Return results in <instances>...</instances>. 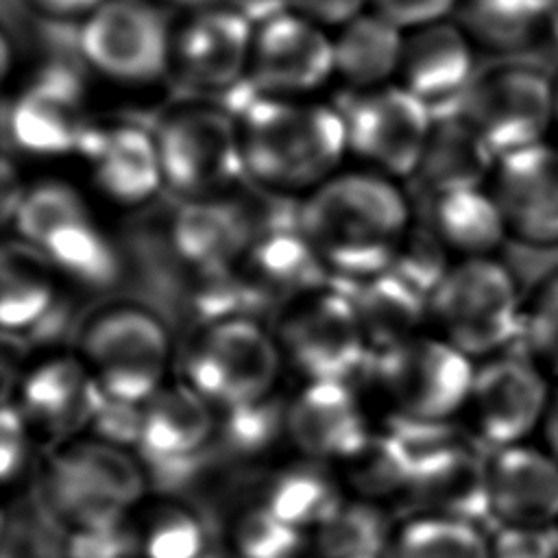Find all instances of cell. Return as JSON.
<instances>
[{
	"label": "cell",
	"instance_id": "17",
	"mask_svg": "<svg viewBox=\"0 0 558 558\" xmlns=\"http://www.w3.org/2000/svg\"><path fill=\"white\" fill-rule=\"evenodd\" d=\"M508 235L527 246L558 244V144L547 140L501 155L490 174Z\"/></svg>",
	"mask_w": 558,
	"mask_h": 558
},
{
	"label": "cell",
	"instance_id": "49",
	"mask_svg": "<svg viewBox=\"0 0 558 558\" xmlns=\"http://www.w3.org/2000/svg\"><path fill=\"white\" fill-rule=\"evenodd\" d=\"M541 429L545 438V449L558 460V392L551 397V403Z\"/></svg>",
	"mask_w": 558,
	"mask_h": 558
},
{
	"label": "cell",
	"instance_id": "8",
	"mask_svg": "<svg viewBox=\"0 0 558 558\" xmlns=\"http://www.w3.org/2000/svg\"><path fill=\"white\" fill-rule=\"evenodd\" d=\"M81 360L102 395L144 403L166 384L170 336L163 323L142 307H113L87 325Z\"/></svg>",
	"mask_w": 558,
	"mask_h": 558
},
{
	"label": "cell",
	"instance_id": "52",
	"mask_svg": "<svg viewBox=\"0 0 558 558\" xmlns=\"http://www.w3.org/2000/svg\"><path fill=\"white\" fill-rule=\"evenodd\" d=\"M201 558H238V556L231 549H211L209 547Z\"/></svg>",
	"mask_w": 558,
	"mask_h": 558
},
{
	"label": "cell",
	"instance_id": "45",
	"mask_svg": "<svg viewBox=\"0 0 558 558\" xmlns=\"http://www.w3.org/2000/svg\"><path fill=\"white\" fill-rule=\"evenodd\" d=\"M373 11L399 28H423L447 22L460 0H371Z\"/></svg>",
	"mask_w": 558,
	"mask_h": 558
},
{
	"label": "cell",
	"instance_id": "30",
	"mask_svg": "<svg viewBox=\"0 0 558 558\" xmlns=\"http://www.w3.org/2000/svg\"><path fill=\"white\" fill-rule=\"evenodd\" d=\"M57 305V268L24 240H11L0 255V323L7 333L35 329Z\"/></svg>",
	"mask_w": 558,
	"mask_h": 558
},
{
	"label": "cell",
	"instance_id": "2",
	"mask_svg": "<svg viewBox=\"0 0 558 558\" xmlns=\"http://www.w3.org/2000/svg\"><path fill=\"white\" fill-rule=\"evenodd\" d=\"M246 179L270 192H312L349 153L338 107L255 92L246 78L231 89Z\"/></svg>",
	"mask_w": 558,
	"mask_h": 558
},
{
	"label": "cell",
	"instance_id": "38",
	"mask_svg": "<svg viewBox=\"0 0 558 558\" xmlns=\"http://www.w3.org/2000/svg\"><path fill=\"white\" fill-rule=\"evenodd\" d=\"M131 525L140 558H201L209 549L198 514L177 501L153 504Z\"/></svg>",
	"mask_w": 558,
	"mask_h": 558
},
{
	"label": "cell",
	"instance_id": "31",
	"mask_svg": "<svg viewBox=\"0 0 558 558\" xmlns=\"http://www.w3.org/2000/svg\"><path fill=\"white\" fill-rule=\"evenodd\" d=\"M453 15L475 48L497 57L545 41V0H460Z\"/></svg>",
	"mask_w": 558,
	"mask_h": 558
},
{
	"label": "cell",
	"instance_id": "36",
	"mask_svg": "<svg viewBox=\"0 0 558 558\" xmlns=\"http://www.w3.org/2000/svg\"><path fill=\"white\" fill-rule=\"evenodd\" d=\"M384 558H490V538L480 523L414 514L395 527Z\"/></svg>",
	"mask_w": 558,
	"mask_h": 558
},
{
	"label": "cell",
	"instance_id": "40",
	"mask_svg": "<svg viewBox=\"0 0 558 558\" xmlns=\"http://www.w3.org/2000/svg\"><path fill=\"white\" fill-rule=\"evenodd\" d=\"M305 532L286 523L264 504L242 510L231 525V551L238 558H299Z\"/></svg>",
	"mask_w": 558,
	"mask_h": 558
},
{
	"label": "cell",
	"instance_id": "12",
	"mask_svg": "<svg viewBox=\"0 0 558 558\" xmlns=\"http://www.w3.org/2000/svg\"><path fill=\"white\" fill-rule=\"evenodd\" d=\"M349 150L390 179L414 177L434 124V116L403 85L353 92L338 107Z\"/></svg>",
	"mask_w": 558,
	"mask_h": 558
},
{
	"label": "cell",
	"instance_id": "20",
	"mask_svg": "<svg viewBox=\"0 0 558 558\" xmlns=\"http://www.w3.org/2000/svg\"><path fill=\"white\" fill-rule=\"evenodd\" d=\"M218 412L185 379L163 384L142 403L137 453L161 475H183L216 440Z\"/></svg>",
	"mask_w": 558,
	"mask_h": 558
},
{
	"label": "cell",
	"instance_id": "19",
	"mask_svg": "<svg viewBox=\"0 0 558 558\" xmlns=\"http://www.w3.org/2000/svg\"><path fill=\"white\" fill-rule=\"evenodd\" d=\"M233 272L248 303H292L331 277L296 218L257 225Z\"/></svg>",
	"mask_w": 558,
	"mask_h": 558
},
{
	"label": "cell",
	"instance_id": "11",
	"mask_svg": "<svg viewBox=\"0 0 558 558\" xmlns=\"http://www.w3.org/2000/svg\"><path fill=\"white\" fill-rule=\"evenodd\" d=\"M458 111L499 159L547 137L554 126V76L534 63L499 61L477 72Z\"/></svg>",
	"mask_w": 558,
	"mask_h": 558
},
{
	"label": "cell",
	"instance_id": "47",
	"mask_svg": "<svg viewBox=\"0 0 558 558\" xmlns=\"http://www.w3.org/2000/svg\"><path fill=\"white\" fill-rule=\"evenodd\" d=\"M366 0H290V7L316 24L344 26L362 13Z\"/></svg>",
	"mask_w": 558,
	"mask_h": 558
},
{
	"label": "cell",
	"instance_id": "53",
	"mask_svg": "<svg viewBox=\"0 0 558 558\" xmlns=\"http://www.w3.org/2000/svg\"><path fill=\"white\" fill-rule=\"evenodd\" d=\"M554 126L558 129V72L554 74Z\"/></svg>",
	"mask_w": 558,
	"mask_h": 558
},
{
	"label": "cell",
	"instance_id": "37",
	"mask_svg": "<svg viewBox=\"0 0 558 558\" xmlns=\"http://www.w3.org/2000/svg\"><path fill=\"white\" fill-rule=\"evenodd\" d=\"M342 464V480L357 499L381 504L390 497H405L412 466L388 432H373L368 440Z\"/></svg>",
	"mask_w": 558,
	"mask_h": 558
},
{
	"label": "cell",
	"instance_id": "29",
	"mask_svg": "<svg viewBox=\"0 0 558 558\" xmlns=\"http://www.w3.org/2000/svg\"><path fill=\"white\" fill-rule=\"evenodd\" d=\"M347 290L357 310L371 353L390 349L412 336L429 320V299L392 270L349 281Z\"/></svg>",
	"mask_w": 558,
	"mask_h": 558
},
{
	"label": "cell",
	"instance_id": "51",
	"mask_svg": "<svg viewBox=\"0 0 558 558\" xmlns=\"http://www.w3.org/2000/svg\"><path fill=\"white\" fill-rule=\"evenodd\" d=\"M153 2H168V4H187V7H198V9H203V7H209V4H216L214 0H153Z\"/></svg>",
	"mask_w": 558,
	"mask_h": 558
},
{
	"label": "cell",
	"instance_id": "3",
	"mask_svg": "<svg viewBox=\"0 0 558 558\" xmlns=\"http://www.w3.org/2000/svg\"><path fill=\"white\" fill-rule=\"evenodd\" d=\"M144 490L142 464L124 447L98 438H72L59 447L41 482L44 508L68 534L129 521Z\"/></svg>",
	"mask_w": 558,
	"mask_h": 558
},
{
	"label": "cell",
	"instance_id": "42",
	"mask_svg": "<svg viewBox=\"0 0 558 558\" xmlns=\"http://www.w3.org/2000/svg\"><path fill=\"white\" fill-rule=\"evenodd\" d=\"M523 342L543 371L558 375V272L541 283L523 310Z\"/></svg>",
	"mask_w": 558,
	"mask_h": 558
},
{
	"label": "cell",
	"instance_id": "1",
	"mask_svg": "<svg viewBox=\"0 0 558 558\" xmlns=\"http://www.w3.org/2000/svg\"><path fill=\"white\" fill-rule=\"evenodd\" d=\"M307 242L336 281H360L390 268L412 225L408 198L379 172H336L296 209Z\"/></svg>",
	"mask_w": 558,
	"mask_h": 558
},
{
	"label": "cell",
	"instance_id": "16",
	"mask_svg": "<svg viewBox=\"0 0 558 558\" xmlns=\"http://www.w3.org/2000/svg\"><path fill=\"white\" fill-rule=\"evenodd\" d=\"M89 126L83 81L61 63L39 70L7 113V129L15 148L35 157L78 153Z\"/></svg>",
	"mask_w": 558,
	"mask_h": 558
},
{
	"label": "cell",
	"instance_id": "50",
	"mask_svg": "<svg viewBox=\"0 0 558 558\" xmlns=\"http://www.w3.org/2000/svg\"><path fill=\"white\" fill-rule=\"evenodd\" d=\"M545 41L558 50V0H545Z\"/></svg>",
	"mask_w": 558,
	"mask_h": 558
},
{
	"label": "cell",
	"instance_id": "28",
	"mask_svg": "<svg viewBox=\"0 0 558 558\" xmlns=\"http://www.w3.org/2000/svg\"><path fill=\"white\" fill-rule=\"evenodd\" d=\"M497 155L471 129L460 111L436 116L416 177L432 196L484 187Z\"/></svg>",
	"mask_w": 558,
	"mask_h": 558
},
{
	"label": "cell",
	"instance_id": "22",
	"mask_svg": "<svg viewBox=\"0 0 558 558\" xmlns=\"http://www.w3.org/2000/svg\"><path fill=\"white\" fill-rule=\"evenodd\" d=\"M78 155L100 194L118 205H142L166 185L155 131L140 124H92Z\"/></svg>",
	"mask_w": 558,
	"mask_h": 558
},
{
	"label": "cell",
	"instance_id": "23",
	"mask_svg": "<svg viewBox=\"0 0 558 558\" xmlns=\"http://www.w3.org/2000/svg\"><path fill=\"white\" fill-rule=\"evenodd\" d=\"M473 50L458 24L423 26L403 46L401 85L423 100L434 118L453 113L477 76Z\"/></svg>",
	"mask_w": 558,
	"mask_h": 558
},
{
	"label": "cell",
	"instance_id": "43",
	"mask_svg": "<svg viewBox=\"0 0 558 558\" xmlns=\"http://www.w3.org/2000/svg\"><path fill=\"white\" fill-rule=\"evenodd\" d=\"M490 558H558V525H495Z\"/></svg>",
	"mask_w": 558,
	"mask_h": 558
},
{
	"label": "cell",
	"instance_id": "13",
	"mask_svg": "<svg viewBox=\"0 0 558 558\" xmlns=\"http://www.w3.org/2000/svg\"><path fill=\"white\" fill-rule=\"evenodd\" d=\"M81 57L118 83H153L172 61V37L161 7L153 0H107L83 20Z\"/></svg>",
	"mask_w": 558,
	"mask_h": 558
},
{
	"label": "cell",
	"instance_id": "7",
	"mask_svg": "<svg viewBox=\"0 0 558 558\" xmlns=\"http://www.w3.org/2000/svg\"><path fill=\"white\" fill-rule=\"evenodd\" d=\"M366 368L395 416L421 421H451L466 408L475 377L469 355L427 333L371 353Z\"/></svg>",
	"mask_w": 558,
	"mask_h": 558
},
{
	"label": "cell",
	"instance_id": "4",
	"mask_svg": "<svg viewBox=\"0 0 558 558\" xmlns=\"http://www.w3.org/2000/svg\"><path fill=\"white\" fill-rule=\"evenodd\" d=\"M523 310L512 272L493 257L458 259L429 296L438 336L471 360L508 351L521 336Z\"/></svg>",
	"mask_w": 558,
	"mask_h": 558
},
{
	"label": "cell",
	"instance_id": "14",
	"mask_svg": "<svg viewBox=\"0 0 558 558\" xmlns=\"http://www.w3.org/2000/svg\"><path fill=\"white\" fill-rule=\"evenodd\" d=\"M551 397L538 362L504 351L475 366L464 410L477 440L501 449L525 442L534 429L543 427Z\"/></svg>",
	"mask_w": 558,
	"mask_h": 558
},
{
	"label": "cell",
	"instance_id": "15",
	"mask_svg": "<svg viewBox=\"0 0 558 558\" xmlns=\"http://www.w3.org/2000/svg\"><path fill=\"white\" fill-rule=\"evenodd\" d=\"M336 72L333 41L296 11H272L255 28L246 83L268 96L294 98Z\"/></svg>",
	"mask_w": 558,
	"mask_h": 558
},
{
	"label": "cell",
	"instance_id": "26",
	"mask_svg": "<svg viewBox=\"0 0 558 558\" xmlns=\"http://www.w3.org/2000/svg\"><path fill=\"white\" fill-rule=\"evenodd\" d=\"M405 501L414 514L480 523L488 519V456L462 440L412 473Z\"/></svg>",
	"mask_w": 558,
	"mask_h": 558
},
{
	"label": "cell",
	"instance_id": "10",
	"mask_svg": "<svg viewBox=\"0 0 558 558\" xmlns=\"http://www.w3.org/2000/svg\"><path fill=\"white\" fill-rule=\"evenodd\" d=\"M277 342L283 360L305 381H349L371 357L353 299L338 286L288 303Z\"/></svg>",
	"mask_w": 558,
	"mask_h": 558
},
{
	"label": "cell",
	"instance_id": "41",
	"mask_svg": "<svg viewBox=\"0 0 558 558\" xmlns=\"http://www.w3.org/2000/svg\"><path fill=\"white\" fill-rule=\"evenodd\" d=\"M447 255L449 251L440 242L432 225H410L388 270L399 275L403 281H408L429 299L451 268Z\"/></svg>",
	"mask_w": 558,
	"mask_h": 558
},
{
	"label": "cell",
	"instance_id": "9",
	"mask_svg": "<svg viewBox=\"0 0 558 558\" xmlns=\"http://www.w3.org/2000/svg\"><path fill=\"white\" fill-rule=\"evenodd\" d=\"M163 183L185 201L225 196L246 177L240 131L229 109L181 107L155 129Z\"/></svg>",
	"mask_w": 558,
	"mask_h": 558
},
{
	"label": "cell",
	"instance_id": "24",
	"mask_svg": "<svg viewBox=\"0 0 558 558\" xmlns=\"http://www.w3.org/2000/svg\"><path fill=\"white\" fill-rule=\"evenodd\" d=\"M488 519L495 525H558V460L527 442L488 456Z\"/></svg>",
	"mask_w": 558,
	"mask_h": 558
},
{
	"label": "cell",
	"instance_id": "39",
	"mask_svg": "<svg viewBox=\"0 0 558 558\" xmlns=\"http://www.w3.org/2000/svg\"><path fill=\"white\" fill-rule=\"evenodd\" d=\"M286 405L288 403H277L270 395L244 405L216 408V438L240 456L266 451L279 436H286Z\"/></svg>",
	"mask_w": 558,
	"mask_h": 558
},
{
	"label": "cell",
	"instance_id": "46",
	"mask_svg": "<svg viewBox=\"0 0 558 558\" xmlns=\"http://www.w3.org/2000/svg\"><path fill=\"white\" fill-rule=\"evenodd\" d=\"M28 421L17 403L4 401L0 414V475L11 482L24 466L28 451Z\"/></svg>",
	"mask_w": 558,
	"mask_h": 558
},
{
	"label": "cell",
	"instance_id": "21",
	"mask_svg": "<svg viewBox=\"0 0 558 558\" xmlns=\"http://www.w3.org/2000/svg\"><path fill=\"white\" fill-rule=\"evenodd\" d=\"M371 434L349 381H305L286 405V438L303 458L340 464Z\"/></svg>",
	"mask_w": 558,
	"mask_h": 558
},
{
	"label": "cell",
	"instance_id": "27",
	"mask_svg": "<svg viewBox=\"0 0 558 558\" xmlns=\"http://www.w3.org/2000/svg\"><path fill=\"white\" fill-rule=\"evenodd\" d=\"M255 229L257 222L227 196L192 198L174 216L172 246L201 275L227 272L240 262Z\"/></svg>",
	"mask_w": 558,
	"mask_h": 558
},
{
	"label": "cell",
	"instance_id": "18",
	"mask_svg": "<svg viewBox=\"0 0 558 558\" xmlns=\"http://www.w3.org/2000/svg\"><path fill=\"white\" fill-rule=\"evenodd\" d=\"M255 26L235 7L196 9L172 37V61L181 78L209 92H231L248 74Z\"/></svg>",
	"mask_w": 558,
	"mask_h": 558
},
{
	"label": "cell",
	"instance_id": "32",
	"mask_svg": "<svg viewBox=\"0 0 558 558\" xmlns=\"http://www.w3.org/2000/svg\"><path fill=\"white\" fill-rule=\"evenodd\" d=\"M434 198L432 229L449 253L469 257H490L508 238L504 214L486 187L458 190Z\"/></svg>",
	"mask_w": 558,
	"mask_h": 558
},
{
	"label": "cell",
	"instance_id": "33",
	"mask_svg": "<svg viewBox=\"0 0 558 558\" xmlns=\"http://www.w3.org/2000/svg\"><path fill=\"white\" fill-rule=\"evenodd\" d=\"M344 501L340 480L327 462L303 458L277 469L262 493L259 504L301 532H314Z\"/></svg>",
	"mask_w": 558,
	"mask_h": 558
},
{
	"label": "cell",
	"instance_id": "44",
	"mask_svg": "<svg viewBox=\"0 0 558 558\" xmlns=\"http://www.w3.org/2000/svg\"><path fill=\"white\" fill-rule=\"evenodd\" d=\"M89 429L94 438L118 445V447H137L142 429V403H126L100 395L98 408L92 416Z\"/></svg>",
	"mask_w": 558,
	"mask_h": 558
},
{
	"label": "cell",
	"instance_id": "48",
	"mask_svg": "<svg viewBox=\"0 0 558 558\" xmlns=\"http://www.w3.org/2000/svg\"><path fill=\"white\" fill-rule=\"evenodd\" d=\"M24 2L35 13L48 20L70 22V20H87L107 0H24Z\"/></svg>",
	"mask_w": 558,
	"mask_h": 558
},
{
	"label": "cell",
	"instance_id": "6",
	"mask_svg": "<svg viewBox=\"0 0 558 558\" xmlns=\"http://www.w3.org/2000/svg\"><path fill=\"white\" fill-rule=\"evenodd\" d=\"M281 362L277 336L244 314H231L209 320L192 340L183 379L214 408H233L270 397Z\"/></svg>",
	"mask_w": 558,
	"mask_h": 558
},
{
	"label": "cell",
	"instance_id": "5",
	"mask_svg": "<svg viewBox=\"0 0 558 558\" xmlns=\"http://www.w3.org/2000/svg\"><path fill=\"white\" fill-rule=\"evenodd\" d=\"M17 238L39 248L57 272L89 288L111 286L120 262L81 192L61 179L28 185L13 214Z\"/></svg>",
	"mask_w": 558,
	"mask_h": 558
},
{
	"label": "cell",
	"instance_id": "25",
	"mask_svg": "<svg viewBox=\"0 0 558 558\" xmlns=\"http://www.w3.org/2000/svg\"><path fill=\"white\" fill-rule=\"evenodd\" d=\"M100 395L81 355H50L20 379L15 403L31 427L72 440L89 429Z\"/></svg>",
	"mask_w": 558,
	"mask_h": 558
},
{
	"label": "cell",
	"instance_id": "35",
	"mask_svg": "<svg viewBox=\"0 0 558 558\" xmlns=\"http://www.w3.org/2000/svg\"><path fill=\"white\" fill-rule=\"evenodd\" d=\"M392 534L381 504L353 497L314 530V549L318 558H384Z\"/></svg>",
	"mask_w": 558,
	"mask_h": 558
},
{
	"label": "cell",
	"instance_id": "34",
	"mask_svg": "<svg viewBox=\"0 0 558 558\" xmlns=\"http://www.w3.org/2000/svg\"><path fill=\"white\" fill-rule=\"evenodd\" d=\"M401 28L379 13H360L347 22L333 41L336 72L355 89L386 83L401 68Z\"/></svg>",
	"mask_w": 558,
	"mask_h": 558
}]
</instances>
